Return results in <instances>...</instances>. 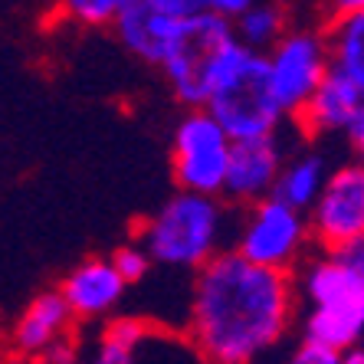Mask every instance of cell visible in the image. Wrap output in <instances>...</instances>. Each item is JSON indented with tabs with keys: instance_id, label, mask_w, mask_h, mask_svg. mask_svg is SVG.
Returning a JSON list of instances; mask_svg holds the SVG:
<instances>
[{
	"instance_id": "obj_4",
	"label": "cell",
	"mask_w": 364,
	"mask_h": 364,
	"mask_svg": "<svg viewBox=\"0 0 364 364\" xmlns=\"http://www.w3.org/2000/svg\"><path fill=\"white\" fill-rule=\"evenodd\" d=\"M237 50L240 40L233 20L210 7L194 10L181 26L168 60L161 63L174 99L184 109H203Z\"/></svg>"
},
{
	"instance_id": "obj_7",
	"label": "cell",
	"mask_w": 364,
	"mask_h": 364,
	"mask_svg": "<svg viewBox=\"0 0 364 364\" xmlns=\"http://www.w3.org/2000/svg\"><path fill=\"white\" fill-rule=\"evenodd\" d=\"M233 138L207 105L187 109L171 141V174L174 184L200 194H223L230 174Z\"/></svg>"
},
{
	"instance_id": "obj_16",
	"label": "cell",
	"mask_w": 364,
	"mask_h": 364,
	"mask_svg": "<svg viewBox=\"0 0 364 364\" xmlns=\"http://www.w3.org/2000/svg\"><path fill=\"white\" fill-rule=\"evenodd\" d=\"M322 26L331 46V66L351 76H364V10L328 14Z\"/></svg>"
},
{
	"instance_id": "obj_21",
	"label": "cell",
	"mask_w": 364,
	"mask_h": 364,
	"mask_svg": "<svg viewBox=\"0 0 364 364\" xmlns=\"http://www.w3.org/2000/svg\"><path fill=\"white\" fill-rule=\"evenodd\" d=\"M253 4H259V0H210L207 7L217 10V14H223V17H230V20H237L240 14H246Z\"/></svg>"
},
{
	"instance_id": "obj_1",
	"label": "cell",
	"mask_w": 364,
	"mask_h": 364,
	"mask_svg": "<svg viewBox=\"0 0 364 364\" xmlns=\"http://www.w3.org/2000/svg\"><path fill=\"white\" fill-rule=\"evenodd\" d=\"M299 325L296 272L223 250L194 272L184 338L210 364H253L269 358Z\"/></svg>"
},
{
	"instance_id": "obj_5",
	"label": "cell",
	"mask_w": 364,
	"mask_h": 364,
	"mask_svg": "<svg viewBox=\"0 0 364 364\" xmlns=\"http://www.w3.org/2000/svg\"><path fill=\"white\" fill-rule=\"evenodd\" d=\"M207 109L220 119V125L230 132L233 141L276 135L289 122L276 82H272L269 56L259 50H246L243 43L233 53L230 66L223 69Z\"/></svg>"
},
{
	"instance_id": "obj_20",
	"label": "cell",
	"mask_w": 364,
	"mask_h": 364,
	"mask_svg": "<svg viewBox=\"0 0 364 364\" xmlns=\"http://www.w3.org/2000/svg\"><path fill=\"white\" fill-rule=\"evenodd\" d=\"M289 361L296 364H341L345 361V351L322 338H312V335H302L299 331V341L289 351Z\"/></svg>"
},
{
	"instance_id": "obj_2",
	"label": "cell",
	"mask_w": 364,
	"mask_h": 364,
	"mask_svg": "<svg viewBox=\"0 0 364 364\" xmlns=\"http://www.w3.org/2000/svg\"><path fill=\"white\" fill-rule=\"evenodd\" d=\"M240 217L243 207L230 203L223 194L178 187L151 217H144L135 240L151 253L154 266L197 272L233 246Z\"/></svg>"
},
{
	"instance_id": "obj_14",
	"label": "cell",
	"mask_w": 364,
	"mask_h": 364,
	"mask_svg": "<svg viewBox=\"0 0 364 364\" xmlns=\"http://www.w3.org/2000/svg\"><path fill=\"white\" fill-rule=\"evenodd\" d=\"M328 174H331V168H328V161H325V154L312 151V148H302V151L286 158L272 194L309 213L312 203L318 200V194H322V187L328 184Z\"/></svg>"
},
{
	"instance_id": "obj_12",
	"label": "cell",
	"mask_w": 364,
	"mask_h": 364,
	"mask_svg": "<svg viewBox=\"0 0 364 364\" xmlns=\"http://www.w3.org/2000/svg\"><path fill=\"white\" fill-rule=\"evenodd\" d=\"M79 325L73 305L60 292V286L50 292L30 299L23 312L17 315V322L10 325L7 338V355L20 358V361H43V355L66 335H73Z\"/></svg>"
},
{
	"instance_id": "obj_19",
	"label": "cell",
	"mask_w": 364,
	"mask_h": 364,
	"mask_svg": "<svg viewBox=\"0 0 364 364\" xmlns=\"http://www.w3.org/2000/svg\"><path fill=\"white\" fill-rule=\"evenodd\" d=\"M112 263L119 266V272L128 279V286H135V282L148 279V272H151L154 259H151V253L138 243V240H132V243L119 246V250L112 253Z\"/></svg>"
},
{
	"instance_id": "obj_3",
	"label": "cell",
	"mask_w": 364,
	"mask_h": 364,
	"mask_svg": "<svg viewBox=\"0 0 364 364\" xmlns=\"http://www.w3.org/2000/svg\"><path fill=\"white\" fill-rule=\"evenodd\" d=\"M299 331L348 351L364 338V269L345 263L335 250L305 256L296 269Z\"/></svg>"
},
{
	"instance_id": "obj_23",
	"label": "cell",
	"mask_w": 364,
	"mask_h": 364,
	"mask_svg": "<svg viewBox=\"0 0 364 364\" xmlns=\"http://www.w3.org/2000/svg\"><path fill=\"white\" fill-rule=\"evenodd\" d=\"M345 361L348 364H364V338L358 341V345L348 348V351H345Z\"/></svg>"
},
{
	"instance_id": "obj_18",
	"label": "cell",
	"mask_w": 364,
	"mask_h": 364,
	"mask_svg": "<svg viewBox=\"0 0 364 364\" xmlns=\"http://www.w3.org/2000/svg\"><path fill=\"white\" fill-rule=\"evenodd\" d=\"M128 0H60L63 17L73 20L79 26H89V30H102V26H112L115 17L122 14Z\"/></svg>"
},
{
	"instance_id": "obj_9",
	"label": "cell",
	"mask_w": 364,
	"mask_h": 364,
	"mask_svg": "<svg viewBox=\"0 0 364 364\" xmlns=\"http://www.w3.org/2000/svg\"><path fill=\"white\" fill-rule=\"evenodd\" d=\"M194 10L200 7H194L191 0H128L112 30L132 56L161 69L181 26Z\"/></svg>"
},
{
	"instance_id": "obj_15",
	"label": "cell",
	"mask_w": 364,
	"mask_h": 364,
	"mask_svg": "<svg viewBox=\"0 0 364 364\" xmlns=\"http://www.w3.org/2000/svg\"><path fill=\"white\" fill-rule=\"evenodd\" d=\"M233 23H237V40L246 50L269 53L292 30V14L282 0H259L246 14H240Z\"/></svg>"
},
{
	"instance_id": "obj_25",
	"label": "cell",
	"mask_w": 364,
	"mask_h": 364,
	"mask_svg": "<svg viewBox=\"0 0 364 364\" xmlns=\"http://www.w3.org/2000/svg\"><path fill=\"white\" fill-rule=\"evenodd\" d=\"M191 4H194V7H200V10H203V7H207V4H210V0H191Z\"/></svg>"
},
{
	"instance_id": "obj_22",
	"label": "cell",
	"mask_w": 364,
	"mask_h": 364,
	"mask_svg": "<svg viewBox=\"0 0 364 364\" xmlns=\"http://www.w3.org/2000/svg\"><path fill=\"white\" fill-rule=\"evenodd\" d=\"M364 10V0H328V14H358Z\"/></svg>"
},
{
	"instance_id": "obj_13",
	"label": "cell",
	"mask_w": 364,
	"mask_h": 364,
	"mask_svg": "<svg viewBox=\"0 0 364 364\" xmlns=\"http://www.w3.org/2000/svg\"><path fill=\"white\" fill-rule=\"evenodd\" d=\"M60 292L66 296V302L73 305L79 325H89V322L109 318V315L119 309L128 292V279L119 272V266L112 263V256L109 259L92 256V259L73 266V269L63 276Z\"/></svg>"
},
{
	"instance_id": "obj_10",
	"label": "cell",
	"mask_w": 364,
	"mask_h": 364,
	"mask_svg": "<svg viewBox=\"0 0 364 364\" xmlns=\"http://www.w3.org/2000/svg\"><path fill=\"white\" fill-rule=\"evenodd\" d=\"M318 250H335L364 233V164L348 161L328 174L318 200L309 210Z\"/></svg>"
},
{
	"instance_id": "obj_17",
	"label": "cell",
	"mask_w": 364,
	"mask_h": 364,
	"mask_svg": "<svg viewBox=\"0 0 364 364\" xmlns=\"http://www.w3.org/2000/svg\"><path fill=\"white\" fill-rule=\"evenodd\" d=\"M154 328L144 318H112L99 335L95 361L102 364H132L141 358V348L151 341Z\"/></svg>"
},
{
	"instance_id": "obj_24",
	"label": "cell",
	"mask_w": 364,
	"mask_h": 364,
	"mask_svg": "<svg viewBox=\"0 0 364 364\" xmlns=\"http://www.w3.org/2000/svg\"><path fill=\"white\" fill-rule=\"evenodd\" d=\"M348 141L355 144V154H358V161L364 164V128H358V132H355V135H351V138H348Z\"/></svg>"
},
{
	"instance_id": "obj_6",
	"label": "cell",
	"mask_w": 364,
	"mask_h": 364,
	"mask_svg": "<svg viewBox=\"0 0 364 364\" xmlns=\"http://www.w3.org/2000/svg\"><path fill=\"white\" fill-rule=\"evenodd\" d=\"M233 250H240L246 259L259 266L296 272L305 263V256L315 250L309 213L276 194L250 203L240 217Z\"/></svg>"
},
{
	"instance_id": "obj_8",
	"label": "cell",
	"mask_w": 364,
	"mask_h": 364,
	"mask_svg": "<svg viewBox=\"0 0 364 364\" xmlns=\"http://www.w3.org/2000/svg\"><path fill=\"white\" fill-rule=\"evenodd\" d=\"M266 56H269L272 82H276L282 109H286L289 122H299L305 105L312 102L318 85L331 73V46L325 26L292 23V30Z\"/></svg>"
},
{
	"instance_id": "obj_11",
	"label": "cell",
	"mask_w": 364,
	"mask_h": 364,
	"mask_svg": "<svg viewBox=\"0 0 364 364\" xmlns=\"http://www.w3.org/2000/svg\"><path fill=\"white\" fill-rule=\"evenodd\" d=\"M286 158L289 154L279 141V132L263 138H240V141H233L223 197L230 203H237V207H250V203L263 200V197H272Z\"/></svg>"
}]
</instances>
